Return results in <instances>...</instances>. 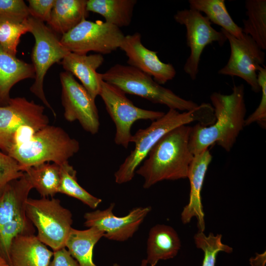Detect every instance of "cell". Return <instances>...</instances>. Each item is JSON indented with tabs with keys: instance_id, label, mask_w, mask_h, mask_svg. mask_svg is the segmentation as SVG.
<instances>
[{
	"instance_id": "obj_1",
	"label": "cell",
	"mask_w": 266,
	"mask_h": 266,
	"mask_svg": "<svg viewBox=\"0 0 266 266\" xmlns=\"http://www.w3.org/2000/svg\"><path fill=\"white\" fill-rule=\"evenodd\" d=\"M215 120L211 125L191 127L189 149L195 156L214 143L230 152L245 126L246 108L244 86L234 85L229 95L214 92L210 96Z\"/></svg>"
},
{
	"instance_id": "obj_2",
	"label": "cell",
	"mask_w": 266,
	"mask_h": 266,
	"mask_svg": "<svg viewBox=\"0 0 266 266\" xmlns=\"http://www.w3.org/2000/svg\"><path fill=\"white\" fill-rule=\"evenodd\" d=\"M215 120L213 108L208 103H202L192 110L182 113L169 109L162 117L152 121L149 127L139 129L132 135L131 142L134 143V148L115 172V182L121 184L131 181L137 167L147 157L151 149L170 131L194 122L208 126L212 124Z\"/></svg>"
},
{
	"instance_id": "obj_3",
	"label": "cell",
	"mask_w": 266,
	"mask_h": 266,
	"mask_svg": "<svg viewBox=\"0 0 266 266\" xmlns=\"http://www.w3.org/2000/svg\"><path fill=\"white\" fill-rule=\"evenodd\" d=\"M191 129L184 125L172 129L151 149L148 158L135 171L143 178L144 189L163 180L187 178L194 157L189 147Z\"/></svg>"
},
{
	"instance_id": "obj_4",
	"label": "cell",
	"mask_w": 266,
	"mask_h": 266,
	"mask_svg": "<svg viewBox=\"0 0 266 266\" xmlns=\"http://www.w3.org/2000/svg\"><path fill=\"white\" fill-rule=\"evenodd\" d=\"M80 148L79 142L62 128L47 125L36 132L25 142L6 153L18 163L22 171L46 162L59 165L67 162Z\"/></svg>"
},
{
	"instance_id": "obj_5",
	"label": "cell",
	"mask_w": 266,
	"mask_h": 266,
	"mask_svg": "<svg viewBox=\"0 0 266 266\" xmlns=\"http://www.w3.org/2000/svg\"><path fill=\"white\" fill-rule=\"evenodd\" d=\"M32 185L24 172L10 182L0 195V257L9 264V251L19 235L34 234V227L26 212V204Z\"/></svg>"
},
{
	"instance_id": "obj_6",
	"label": "cell",
	"mask_w": 266,
	"mask_h": 266,
	"mask_svg": "<svg viewBox=\"0 0 266 266\" xmlns=\"http://www.w3.org/2000/svg\"><path fill=\"white\" fill-rule=\"evenodd\" d=\"M104 81L118 87L125 94L136 95L169 109L188 111L198 106L185 100L156 82L150 75L129 65L116 64L104 73H100Z\"/></svg>"
},
{
	"instance_id": "obj_7",
	"label": "cell",
	"mask_w": 266,
	"mask_h": 266,
	"mask_svg": "<svg viewBox=\"0 0 266 266\" xmlns=\"http://www.w3.org/2000/svg\"><path fill=\"white\" fill-rule=\"evenodd\" d=\"M27 217L37 231L38 239L53 251L65 247L72 228V215L59 199L28 198L26 204Z\"/></svg>"
},
{
	"instance_id": "obj_8",
	"label": "cell",
	"mask_w": 266,
	"mask_h": 266,
	"mask_svg": "<svg viewBox=\"0 0 266 266\" xmlns=\"http://www.w3.org/2000/svg\"><path fill=\"white\" fill-rule=\"evenodd\" d=\"M26 22L35 39L32 53L33 66L35 72L34 82L30 91L56 113L46 99L43 91V81L50 67L60 62L69 52L61 42L54 32L44 22L29 16Z\"/></svg>"
},
{
	"instance_id": "obj_9",
	"label": "cell",
	"mask_w": 266,
	"mask_h": 266,
	"mask_svg": "<svg viewBox=\"0 0 266 266\" xmlns=\"http://www.w3.org/2000/svg\"><path fill=\"white\" fill-rule=\"evenodd\" d=\"M125 37L120 28L100 20L85 19L62 35L60 41L70 52L87 54L94 51L108 54L119 48Z\"/></svg>"
},
{
	"instance_id": "obj_10",
	"label": "cell",
	"mask_w": 266,
	"mask_h": 266,
	"mask_svg": "<svg viewBox=\"0 0 266 266\" xmlns=\"http://www.w3.org/2000/svg\"><path fill=\"white\" fill-rule=\"evenodd\" d=\"M99 96L115 124L114 141L117 145L125 148H128L131 142V128L135 122L139 120L153 121L162 117L165 113L136 106L123 91L102 79Z\"/></svg>"
},
{
	"instance_id": "obj_11",
	"label": "cell",
	"mask_w": 266,
	"mask_h": 266,
	"mask_svg": "<svg viewBox=\"0 0 266 266\" xmlns=\"http://www.w3.org/2000/svg\"><path fill=\"white\" fill-rule=\"evenodd\" d=\"M173 18L176 22L186 28L187 44L190 54L183 70L192 80H195L199 73L200 57L205 47L213 42L222 46L227 38L221 31L212 27L206 17L195 9L189 8L178 10Z\"/></svg>"
},
{
	"instance_id": "obj_12",
	"label": "cell",
	"mask_w": 266,
	"mask_h": 266,
	"mask_svg": "<svg viewBox=\"0 0 266 266\" xmlns=\"http://www.w3.org/2000/svg\"><path fill=\"white\" fill-rule=\"evenodd\" d=\"M221 31L229 41L231 54L227 63L219 70L218 74L241 78L253 91L259 93L261 89L257 73L265 62L264 50L249 35L244 34L242 38H237L223 29Z\"/></svg>"
},
{
	"instance_id": "obj_13",
	"label": "cell",
	"mask_w": 266,
	"mask_h": 266,
	"mask_svg": "<svg viewBox=\"0 0 266 266\" xmlns=\"http://www.w3.org/2000/svg\"><path fill=\"white\" fill-rule=\"evenodd\" d=\"M60 78L65 118L70 122L77 120L84 130L97 133L100 121L95 100L70 72H61Z\"/></svg>"
},
{
	"instance_id": "obj_14",
	"label": "cell",
	"mask_w": 266,
	"mask_h": 266,
	"mask_svg": "<svg viewBox=\"0 0 266 266\" xmlns=\"http://www.w3.org/2000/svg\"><path fill=\"white\" fill-rule=\"evenodd\" d=\"M44 109L42 105L24 97L11 98L7 105L0 106V149L7 153L14 133L21 126L42 129L48 125Z\"/></svg>"
},
{
	"instance_id": "obj_15",
	"label": "cell",
	"mask_w": 266,
	"mask_h": 266,
	"mask_svg": "<svg viewBox=\"0 0 266 266\" xmlns=\"http://www.w3.org/2000/svg\"><path fill=\"white\" fill-rule=\"evenodd\" d=\"M115 204L111 203L106 209L88 212L84 214V226L95 227L104 233V237L114 241H125L132 237L151 210V207L133 208L125 216L114 214Z\"/></svg>"
},
{
	"instance_id": "obj_16",
	"label": "cell",
	"mask_w": 266,
	"mask_h": 266,
	"mask_svg": "<svg viewBox=\"0 0 266 266\" xmlns=\"http://www.w3.org/2000/svg\"><path fill=\"white\" fill-rule=\"evenodd\" d=\"M119 48L127 56L129 66L150 75L159 84H165L175 76L173 66L163 62L157 52L146 48L142 43L140 33L125 35Z\"/></svg>"
},
{
	"instance_id": "obj_17",
	"label": "cell",
	"mask_w": 266,
	"mask_h": 266,
	"mask_svg": "<svg viewBox=\"0 0 266 266\" xmlns=\"http://www.w3.org/2000/svg\"><path fill=\"white\" fill-rule=\"evenodd\" d=\"M212 158L208 149L194 156L187 176L190 184L189 201L181 214V219L184 224L189 223L193 217H196L198 220L199 232H203L205 230L201 192L206 171Z\"/></svg>"
},
{
	"instance_id": "obj_18",
	"label": "cell",
	"mask_w": 266,
	"mask_h": 266,
	"mask_svg": "<svg viewBox=\"0 0 266 266\" xmlns=\"http://www.w3.org/2000/svg\"><path fill=\"white\" fill-rule=\"evenodd\" d=\"M104 62L100 54L87 55L70 52L61 62L63 68L76 77L82 85L95 100L99 96L101 78L97 69Z\"/></svg>"
},
{
	"instance_id": "obj_19",
	"label": "cell",
	"mask_w": 266,
	"mask_h": 266,
	"mask_svg": "<svg viewBox=\"0 0 266 266\" xmlns=\"http://www.w3.org/2000/svg\"><path fill=\"white\" fill-rule=\"evenodd\" d=\"M53 251L34 234L17 236L9 251L10 266H49Z\"/></svg>"
},
{
	"instance_id": "obj_20",
	"label": "cell",
	"mask_w": 266,
	"mask_h": 266,
	"mask_svg": "<svg viewBox=\"0 0 266 266\" xmlns=\"http://www.w3.org/2000/svg\"><path fill=\"white\" fill-rule=\"evenodd\" d=\"M177 232L171 227L157 224L149 231L147 242V264L156 266L159 261L175 257L181 248Z\"/></svg>"
},
{
	"instance_id": "obj_21",
	"label": "cell",
	"mask_w": 266,
	"mask_h": 266,
	"mask_svg": "<svg viewBox=\"0 0 266 266\" xmlns=\"http://www.w3.org/2000/svg\"><path fill=\"white\" fill-rule=\"evenodd\" d=\"M34 77L32 64L9 54L0 46V106L8 104L11 99L10 91L16 83Z\"/></svg>"
},
{
	"instance_id": "obj_22",
	"label": "cell",
	"mask_w": 266,
	"mask_h": 266,
	"mask_svg": "<svg viewBox=\"0 0 266 266\" xmlns=\"http://www.w3.org/2000/svg\"><path fill=\"white\" fill-rule=\"evenodd\" d=\"M86 0H56L48 25L62 35L67 33L88 16Z\"/></svg>"
},
{
	"instance_id": "obj_23",
	"label": "cell",
	"mask_w": 266,
	"mask_h": 266,
	"mask_svg": "<svg viewBox=\"0 0 266 266\" xmlns=\"http://www.w3.org/2000/svg\"><path fill=\"white\" fill-rule=\"evenodd\" d=\"M104 236V233L95 228L84 230L71 228L65 243V248L80 266H97L93 262L95 245Z\"/></svg>"
},
{
	"instance_id": "obj_24",
	"label": "cell",
	"mask_w": 266,
	"mask_h": 266,
	"mask_svg": "<svg viewBox=\"0 0 266 266\" xmlns=\"http://www.w3.org/2000/svg\"><path fill=\"white\" fill-rule=\"evenodd\" d=\"M136 0H88L87 9L102 16L105 22L119 28L132 22Z\"/></svg>"
},
{
	"instance_id": "obj_25",
	"label": "cell",
	"mask_w": 266,
	"mask_h": 266,
	"mask_svg": "<svg viewBox=\"0 0 266 266\" xmlns=\"http://www.w3.org/2000/svg\"><path fill=\"white\" fill-rule=\"evenodd\" d=\"M188 3L190 8L204 13L211 24L220 26L221 29L237 38L243 37L242 27L233 20L224 0H189Z\"/></svg>"
},
{
	"instance_id": "obj_26",
	"label": "cell",
	"mask_w": 266,
	"mask_h": 266,
	"mask_svg": "<svg viewBox=\"0 0 266 266\" xmlns=\"http://www.w3.org/2000/svg\"><path fill=\"white\" fill-rule=\"evenodd\" d=\"M25 172L33 188L41 198H53L59 193L61 179V166L46 162L28 168Z\"/></svg>"
},
{
	"instance_id": "obj_27",
	"label": "cell",
	"mask_w": 266,
	"mask_h": 266,
	"mask_svg": "<svg viewBox=\"0 0 266 266\" xmlns=\"http://www.w3.org/2000/svg\"><path fill=\"white\" fill-rule=\"evenodd\" d=\"M247 19L243 20L242 32L249 35L263 50L266 49V0H246Z\"/></svg>"
},
{
	"instance_id": "obj_28",
	"label": "cell",
	"mask_w": 266,
	"mask_h": 266,
	"mask_svg": "<svg viewBox=\"0 0 266 266\" xmlns=\"http://www.w3.org/2000/svg\"><path fill=\"white\" fill-rule=\"evenodd\" d=\"M60 166L61 179L59 193L76 199L92 209L96 208L102 200L91 195L79 185L77 172L68 161Z\"/></svg>"
},
{
	"instance_id": "obj_29",
	"label": "cell",
	"mask_w": 266,
	"mask_h": 266,
	"mask_svg": "<svg viewBox=\"0 0 266 266\" xmlns=\"http://www.w3.org/2000/svg\"><path fill=\"white\" fill-rule=\"evenodd\" d=\"M222 235H214L210 233L208 236L203 232H199L194 238L197 247L204 253L202 266H215L216 258L219 252L222 251L231 253L233 248L222 242Z\"/></svg>"
},
{
	"instance_id": "obj_30",
	"label": "cell",
	"mask_w": 266,
	"mask_h": 266,
	"mask_svg": "<svg viewBox=\"0 0 266 266\" xmlns=\"http://www.w3.org/2000/svg\"><path fill=\"white\" fill-rule=\"evenodd\" d=\"M29 32L26 20L22 23H0V46L7 53L16 56L21 36Z\"/></svg>"
},
{
	"instance_id": "obj_31",
	"label": "cell",
	"mask_w": 266,
	"mask_h": 266,
	"mask_svg": "<svg viewBox=\"0 0 266 266\" xmlns=\"http://www.w3.org/2000/svg\"><path fill=\"white\" fill-rule=\"evenodd\" d=\"M29 16L28 5L23 0H0V23H22Z\"/></svg>"
},
{
	"instance_id": "obj_32",
	"label": "cell",
	"mask_w": 266,
	"mask_h": 266,
	"mask_svg": "<svg viewBox=\"0 0 266 266\" xmlns=\"http://www.w3.org/2000/svg\"><path fill=\"white\" fill-rule=\"evenodd\" d=\"M257 79L262 92L260 102L256 110L245 119V126L257 122L262 128L266 125V68L260 67L257 73Z\"/></svg>"
},
{
	"instance_id": "obj_33",
	"label": "cell",
	"mask_w": 266,
	"mask_h": 266,
	"mask_svg": "<svg viewBox=\"0 0 266 266\" xmlns=\"http://www.w3.org/2000/svg\"><path fill=\"white\" fill-rule=\"evenodd\" d=\"M24 173L15 159L0 152V195L10 182L20 178Z\"/></svg>"
},
{
	"instance_id": "obj_34",
	"label": "cell",
	"mask_w": 266,
	"mask_h": 266,
	"mask_svg": "<svg viewBox=\"0 0 266 266\" xmlns=\"http://www.w3.org/2000/svg\"><path fill=\"white\" fill-rule=\"evenodd\" d=\"M56 0H29L30 16L47 23L50 19Z\"/></svg>"
},
{
	"instance_id": "obj_35",
	"label": "cell",
	"mask_w": 266,
	"mask_h": 266,
	"mask_svg": "<svg viewBox=\"0 0 266 266\" xmlns=\"http://www.w3.org/2000/svg\"><path fill=\"white\" fill-rule=\"evenodd\" d=\"M49 266H80L65 247L53 251V259Z\"/></svg>"
},
{
	"instance_id": "obj_36",
	"label": "cell",
	"mask_w": 266,
	"mask_h": 266,
	"mask_svg": "<svg viewBox=\"0 0 266 266\" xmlns=\"http://www.w3.org/2000/svg\"><path fill=\"white\" fill-rule=\"evenodd\" d=\"M255 258L250 259V264L252 266H265L266 262V252L262 254H257Z\"/></svg>"
},
{
	"instance_id": "obj_37",
	"label": "cell",
	"mask_w": 266,
	"mask_h": 266,
	"mask_svg": "<svg viewBox=\"0 0 266 266\" xmlns=\"http://www.w3.org/2000/svg\"><path fill=\"white\" fill-rule=\"evenodd\" d=\"M0 266H10L9 263L4 258L0 257Z\"/></svg>"
},
{
	"instance_id": "obj_38",
	"label": "cell",
	"mask_w": 266,
	"mask_h": 266,
	"mask_svg": "<svg viewBox=\"0 0 266 266\" xmlns=\"http://www.w3.org/2000/svg\"><path fill=\"white\" fill-rule=\"evenodd\" d=\"M147 265L148 264L146 260H142L141 266H147Z\"/></svg>"
},
{
	"instance_id": "obj_39",
	"label": "cell",
	"mask_w": 266,
	"mask_h": 266,
	"mask_svg": "<svg viewBox=\"0 0 266 266\" xmlns=\"http://www.w3.org/2000/svg\"><path fill=\"white\" fill-rule=\"evenodd\" d=\"M112 266H121L118 264H114Z\"/></svg>"
}]
</instances>
